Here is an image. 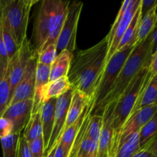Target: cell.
<instances>
[{"label":"cell","mask_w":157,"mask_h":157,"mask_svg":"<svg viewBox=\"0 0 157 157\" xmlns=\"http://www.w3.org/2000/svg\"><path fill=\"white\" fill-rule=\"evenodd\" d=\"M130 0H126V1L123 2L122 6H121V9H120L119 12H118L117 15V17H116V19H115L114 22H113V25H112L111 29H110V32H109L108 35L106 36V38H107V42H108V46L110 45V41H111V38H112V37H113V33L115 32V30H116L117 27L118 26L120 21H121V19H122L124 13H125L126 10L127 9V7H128L129 4H130Z\"/></svg>","instance_id":"cell-36"},{"label":"cell","mask_w":157,"mask_h":157,"mask_svg":"<svg viewBox=\"0 0 157 157\" xmlns=\"http://www.w3.org/2000/svg\"><path fill=\"white\" fill-rule=\"evenodd\" d=\"M57 56L56 44H49L38 53V62L44 65L51 66Z\"/></svg>","instance_id":"cell-33"},{"label":"cell","mask_w":157,"mask_h":157,"mask_svg":"<svg viewBox=\"0 0 157 157\" xmlns=\"http://www.w3.org/2000/svg\"><path fill=\"white\" fill-rule=\"evenodd\" d=\"M21 133H12L9 136L1 140L3 157H17L18 140Z\"/></svg>","instance_id":"cell-31"},{"label":"cell","mask_w":157,"mask_h":157,"mask_svg":"<svg viewBox=\"0 0 157 157\" xmlns=\"http://www.w3.org/2000/svg\"><path fill=\"white\" fill-rule=\"evenodd\" d=\"M103 125L102 115H90L87 118L84 136L98 144Z\"/></svg>","instance_id":"cell-29"},{"label":"cell","mask_w":157,"mask_h":157,"mask_svg":"<svg viewBox=\"0 0 157 157\" xmlns=\"http://www.w3.org/2000/svg\"><path fill=\"white\" fill-rule=\"evenodd\" d=\"M17 157H32L30 150H29V144L23 136L22 133L20 135L19 140H18Z\"/></svg>","instance_id":"cell-38"},{"label":"cell","mask_w":157,"mask_h":157,"mask_svg":"<svg viewBox=\"0 0 157 157\" xmlns=\"http://www.w3.org/2000/svg\"><path fill=\"white\" fill-rule=\"evenodd\" d=\"M150 58L144 64L141 70L132 80L124 93L119 97V98L116 101H114L115 105L113 110V120H112L113 136L111 149H110V157H114L115 152L118 145L120 132L126 121L131 116L133 113V109L137 101L138 96L146 81L150 76V72L149 70V65H150Z\"/></svg>","instance_id":"cell-3"},{"label":"cell","mask_w":157,"mask_h":157,"mask_svg":"<svg viewBox=\"0 0 157 157\" xmlns=\"http://www.w3.org/2000/svg\"><path fill=\"white\" fill-rule=\"evenodd\" d=\"M140 149L139 132H137L119 143L114 157H132Z\"/></svg>","instance_id":"cell-27"},{"label":"cell","mask_w":157,"mask_h":157,"mask_svg":"<svg viewBox=\"0 0 157 157\" xmlns=\"http://www.w3.org/2000/svg\"><path fill=\"white\" fill-rule=\"evenodd\" d=\"M156 7L157 5L153 6L141 17L138 28L136 44L144 41L156 28L157 20Z\"/></svg>","instance_id":"cell-23"},{"label":"cell","mask_w":157,"mask_h":157,"mask_svg":"<svg viewBox=\"0 0 157 157\" xmlns=\"http://www.w3.org/2000/svg\"><path fill=\"white\" fill-rule=\"evenodd\" d=\"M22 135L28 144L42 136L41 110L32 113L27 125L23 130Z\"/></svg>","instance_id":"cell-26"},{"label":"cell","mask_w":157,"mask_h":157,"mask_svg":"<svg viewBox=\"0 0 157 157\" xmlns=\"http://www.w3.org/2000/svg\"><path fill=\"white\" fill-rule=\"evenodd\" d=\"M53 0H44L41 2L39 12L34 25L33 37L35 41V49L39 53L48 40L50 32L51 18Z\"/></svg>","instance_id":"cell-10"},{"label":"cell","mask_w":157,"mask_h":157,"mask_svg":"<svg viewBox=\"0 0 157 157\" xmlns=\"http://www.w3.org/2000/svg\"><path fill=\"white\" fill-rule=\"evenodd\" d=\"M5 3H6V0H0V19H1L2 16V12L3 9H4Z\"/></svg>","instance_id":"cell-43"},{"label":"cell","mask_w":157,"mask_h":157,"mask_svg":"<svg viewBox=\"0 0 157 157\" xmlns=\"http://www.w3.org/2000/svg\"><path fill=\"white\" fill-rule=\"evenodd\" d=\"M156 5H157V2L156 0H151V1L150 0H141V13H142V15H144L146 12H148L150 9H151Z\"/></svg>","instance_id":"cell-40"},{"label":"cell","mask_w":157,"mask_h":157,"mask_svg":"<svg viewBox=\"0 0 157 157\" xmlns=\"http://www.w3.org/2000/svg\"><path fill=\"white\" fill-rule=\"evenodd\" d=\"M32 157H44V145L42 136L29 143Z\"/></svg>","instance_id":"cell-35"},{"label":"cell","mask_w":157,"mask_h":157,"mask_svg":"<svg viewBox=\"0 0 157 157\" xmlns=\"http://www.w3.org/2000/svg\"><path fill=\"white\" fill-rule=\"evenodd\" d=\"M156 112L157 104H153L148 107L140 109L137 111L132 113L120 132L118 144L133 133L139 132L143 126L145 125L154 115L156 114Z\"/></svg>","instance_id":"cell-12"},{"label":"cell","mask_w":157,"mask_h":157,"mask_svg":"<svg viewBox=\"0 0 157 157\" xmlns=\"http://www.w3.org/2000/svg\"><path fill=\"white\" fill-rule=\"evenodd\" d=\"M91 101V99L86 97L81 92L78 91V90H74L71 101L68 110H67V118H66L65 124H64L63 132L67 127H70L71 124H73L81 116L84 109Z\"/></svg>","instance_id":"cell-17"},{"label":"cell","mask_w":157,"mask_h":157,"mask_svg":"<svg viewBox=\"0 0 157 157\" xmlns=\"http://www.w3.org/2000/svg\"><path fill=\"white\" fill-rule=\"evenodd\" d=\"M135 46V44L124 46L121 49L117 51L106 63L94 95L90 115H99L100 109L103 102L111 90L112 86L117 78L121 68Z\"/></svg>","instance_id":"cell-4"},{"label":"cell","mask_w":157,"mask_h":157,"mask_svg":"<svg viewBox=\"0 0 157 157\" xmlns=\"http://www.w3.org/2000/svg\"><path fill=\"white\" fill-rule=\"evenodd\" d=\"M8 66L9 62L0 59V117L2 116L11 101Z\"/></svg>","instance_id":"cell-22"},{"label":"cell","mask_w":157,"mask_h":157,"mask_svg":"<svg viewBox=\"0 0 157 157\" xmlns=\"http://www.w3.org/2000/svg\"><path fill=\"white\" fill-rule=\"evenodd\" d=\"M155 52H156V48L154 47L152 42L150 33L144 41L136 44L133 50L126 60L117 78L112 86L111 90L101 105L99 115H102L103 110L107 104L116 101L124 93L132 80L141 70L144 64L151 58L152 55Z\"/></svg>","instance_id":"cell-2"},{"label":"cell","mask_w":157,"mask_h":157,"mask_svg":"<svg viewBox=\"0 0 157 157\" xmlns=\"http://www.w3.org/2000/svg\"><path fill=\"white\" fill-rule=\"evenodd\" d=\"M37 0H6L2 15L12 30L15 41L21 46L26 39L29 14Z\"/></svg>","instance_id":"cell-5"},{"label":"cell","mask_w":157,"mask_h":157,"mask_svg":"<svg viewBox=\"0 0 157 157\" xmlns=\"http://www.w3.org/2000/svg\"><path fill=\"white\" fill-rule=\"evenodd\" d=\"M32 52L33 50L31 48L30 42L26 38L21 44L18 52L13 55L12 58L9 59L8 72H9V84H10L11 99L15 87H17L24 74L29 58L32 55Z\"/></svg>","instance_id":"cell-9"},{"label":"cell","mask_w":157,"mask_h":157,"mask_svg":"<svg viewBox=\"0 0 157 157\" xmlns=\"http://www.w3.org/2000/svg\"><path fill=\"white\" fill-rule=\"evenodd\" d=\"M50 76V66L44 65L38 62L35 75V90H34L32 113L41 110L43 104V95L46 85L49 82Z\"/></svg>","instance_id":"cell-16"},{"label":"cell","mask_w":157,"mask_h":157,"mask_svg":"<svg viewBox=\"0 0 157 157\" xmlns=\"http://www.w3.org/2000/svg\"><path fill=\"white\" fill-rule=\"evenodd\" d=\"M0 21H1V32L2 35V39L4 41L5 47H6L8 58L9 60L18 52V49H19V46L17 44L12 30L9 25V23L7 22L3 15Z\"/></svg>","instance_id":"cell-28"},{"label":"cell","mask_w":157,"mask_h":157,"mask_svg":"<svg viewBox=\"0 0 157 157\" xmlns=\"http://www.w3.org/2000/svg\"><path fill=\"white\" fill-rule=\"evenodd\" d=\"M69 154H70V151L64 148V147H62L58 143V144L56 147V149H55L54 157H69Z\"/></svg>","instance_id":"cell-41"},{"label":"cell","mask_w":157,"mask_h":157,"mask_svg":"<svg viewBox=\"0 0 157 157\" xmlns=\"http://www.w3.org/2000/svg\"><path fill=\"white\" fill-rule=\"evenodd\" d=\"M72 58L73 54L67 50L62 51L57 55L55 61L50 66L49 82L67 76Z\"/></svg>","instance_id":"cell-20"},{"label":"cell","mask_w":157,"mask_h":157,"mask_svg":"<svg viewBox=\"0 0 157 157\" xmlns=\"http://www.w3.org/2000/svg\"><path fill=\"white\" fill-rule=\"evenodd\" d=\"M70 1H62V0H53L52 10V18H51L50 32L48 40L46 41L44 47H47L49 44H56L57 40L60 35L66 15H67V6ZM41 49V50H42Z\"/></svg>","instance_id":"cell-14"},{"label":"cell","mask_w":157,"mask_h":157,"mask_svg":"<svg viewBox=\"0 0 157 157\" xmlns=\"http://www.w3.org/2000/svg\"><path fill=\"white\" fill-rule=\"evenodd\" d=\"M56 100L57 98H52L48 100L42 104L41 108V128H42V137L44 140V150L48 144L53 130Z\"/></svg>","instance_id":"cell-19"},{"label":"cell","mask_w":157,"mask_h":157,"mask_svg":"<svg viewBox=\"0 0 157 157\" xmlns=\"http://www.w3.org/2000/svg\"><path fill=\"white\" fill-rule=\"evenodd\" d=\"M37 64H38V53L36 51L33 50L24 74L14 90L9 105L19 101L33 99Z\"/></svg>","instance_id":"cell-7"},{"label":"cell","mask_w":157,"mask_h":157,"mask_svg":"<svg viewBox=\"0 0 157 157\" xmlns=\"http://www.w3.org/2000/svg\"><path fill=\"white\" fill-rule=\"evenodd\" d=\"M91 109L92 101L86 107L81 116L73 124H71L70 127H67L63 132L62 134H61V138L59 140V144L62 147H64V148L68 150L69 151H71V149L72 145H73L74 142H75V140L76 138L77 135H78V131H79L80 128H81V125H82L84 118L87 116V113H91Z\"/></svg>","instance_id":"cell-21"},{"label":"cell","mask_w":157,"mask_h":157,"mask_svg":"<svg viewBox=\"0 0 157 157\" xmlns=\"http://www.w3.org/2000/svg\"><path fill=\"white\" fill-rule=\"evenodd\" d=\"M32 100H26L11 104L6 109L2 117L12 122L13 125L12 133H22L32 115Z\"/></svg>","instance_id":"cell-11"},{"label":"cell","mask_w":157,"mask_h":157,"mask_svg":"<svg viewBox=\"0 0 157 157\" xmlns=\"http://www.w3.org/2000/svg\"><path fill=\"white\" fill-rule=\"evenodd\" d=\"M141 4V0H130L127 9L126 10L122 19L120 21L119 25L117 27L115 32L113 33V37L110 41V45H109L108 52H107V57H106V63L110 60V58L113 56V54L117 52V48L118 47L120 41L124 35V32L127 30L129 24L131 21L133 15L136 13V10Z\"/></svg>","instance_id":"cell-15"},{"label":"cell","mask_w":157,"mask_h":157,"mask_svg":"<svg viewBox=\"0 0 157 157\" xmlns=\"http://www.w3.org/2000/svg\"><path fill=\"white\" fill-rule=\"evenodd\" d=\"M13 125L12 122L6 118L0 117V139L6 137L12 133Z\"/></svg>","instance_id":"cell-37"},{"label":"cell","mask_w":157,"mask_h":157,"mask_svg":"<svg viewBox=\"0 0 157 157\" xmlns=\"http://www.w3.org/2000/svg\"><path fill=\"white\" fill-rule=\"evenodd\" d=\"M115 102L110 103L104 107L103 110V125L98 143V154L97 157H110L113 130L112 128L113 110Z\"/></svg>","instance_id":"cell-13"},{"label":"cell","mask_w":157,"mask_h":157,"mask_svg":"<svg viewBox=\"0 0 157 157\" xmlns=\"http://www.w3.org/2000/svg\"><path fill=\"white\" fill-rule=\"evenodd\" d=\"M71 90L67 77H62L55 81H50L46 85L43 95V104L52 98H58Z\"/></svg>","instance_id":"cell-24"},{"label":"cell","mask_w":157,"mask_h":157,"mask_svg":"<svg viewBox=\"0 0 157 157\" xmlns=\"http://www.w3.org/2000/svg\"><path fill=\"white\" fill-rule=\"evenodd\" d=\"M108 48L105 37L93 47L79 51L71 62L67 77L71 89L81 92L92 101L105 67Z\"/></svg>","instance_id":"cell-1"},{"label":"cell","mask_w":157,"mask_h":157,"mask_svg":"<svg viewBox=\"0 0 157 157\" xmlns=\"http://www.w3.org/2000/svg\"><path fill=\"white\" fill-rule=\"evenodd\" d=\"M82 9V2L74 1L69 2L67 15L56 42L57 55L58 52L60 53L64 50L73 54L76 49L78 25Z\"/></svg>","instance_id":"cell-6"},{"label":"cell","mask_w":157,"mask_h":157,"mask_svg":"<svg viewBox=\"0 0 157 157\" xmlns=\"http://www.w3.org/2000/svg\"><path fill=\"white\" fill-rule=\"evenodd\" d=\"M156 98L157 75H152L150 74L138 96L137 101L133 109V113L141 108L156 104Z\"/></svg>","instance_id":"cell-18"},{"label":"cell","mask_w":157,"mask_h":157,"mask_svg":"<svg viewBox=\"0 0 157 157\" xmlns=\"http://www.w3.org/2000/svg\"><path fill=\"white\" fill-rule=\"evenodd\" d=\"M156 62H157V51L153 52L151 58H150V65H149V70H150V74L152 75H157V67H156Z\"/></svg>","instance_id":"cell-42"},{"label":"cell","mask_w":157,"mask_h":157,"mask_svg":"<svg viewBox=\"0 0 157 157\" xmlns=\"http://www.w3.org/2000/svg\"><path fill=\"white\" fill-rule=\"evenodd\" d=\"M98 144L84 136L78 147L69 157H97Z\"/></svg>","instance_id":"cell-30"},{"label":"cell","mask_w":157,"mask_h":157,"mask_svg":"<svg viewBox=\"0 0 157 157\" xmlns=\"http://www.w3.org/2000/svg\"><path fill=\"white\" fill-rule=\"evenodd\" d=\"M73 92L74 90L71 89L67 93L57 98L56 104H55V116H54L53 130H52L48 144L44 150V157L48 154L53 150L54 147L58 145L59 143V140L61 138V133H62L64 124H65L67 110H68L69 105L71 101Z\"/></svg>","instance_id":"cell-8"},{"label":"cell","mask_w":157,"mask_h":157,"mask_svg":"<svg viewBox=\"0 0 157 157\" xmlns=\"http://www.w3.org/2000/svg\"><path fill=\"white\" fill-rule=\"evenodd\" d=\"M132 157H157L156 136L149 140Z\"/></svg>","instance_id":"cell-34"},{"label":"cell","mask_w":157,"mask_h":157,"mask_svg":"<svg viewBox=\"0 0 157 157\" xmlns=\"http://www.w3.org/2000/svg\"><path fill=\"white\" fill-rule=\"evenodd\" d=\"M157 116L154 115L139 131L140 147L145 145L149 140L156 136Z\"/></svg>","instance_id":"cell-32"},{"label":"cell","mask_w":157,"mask_h":157,"mask_svg":"<svg viewBox=\"0 0 157 157\" xmlns=\"http://www.w3.org/2000/svg\"><path fill=\"white\" fill-rule=\"evenodd\" d=\"M1 21V19H0ZM0 59L6 62H9V58H8L7 52H6V47H5L4 41L2 39V35L1 32V21H0Z\"/></svg>","instance_id":"cell-39"},{"label":"cell","mask_w":157,"mask_h":157,"mask_svg":"<svg viewBox=\"0 0 157 157\" xmlns=\"http://www.w3.org/2000/svg\"><path fill=\"white\" fill-rule=\"evenodd\" d=\"M142 17V13H141V4L139 6V8L136 10V13L133 15L131 21L129 24L127 30L124 32L121 41H120L118 47L117 48V51L120 50L124 46L130 44H136V36H137L138 28H139L140 21Z\"/></svg>","instance_id":"cell-25"}]
</instances>
